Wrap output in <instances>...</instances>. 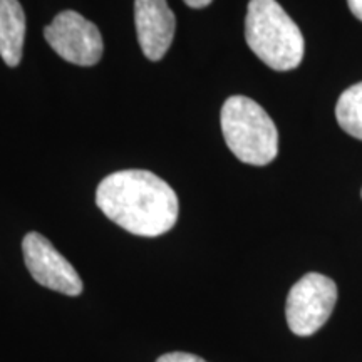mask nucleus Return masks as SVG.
Masks as SVG:
<instances>
[{
  "instance_id": "1",
  "label": "nucleus",
  "mask_w": 362,
  "mask_h": 362,
  "mask_svg": "<svg viewBox=\"0 0 362 362\" xmlns=\"http://www.w3.org/2000/svg\"><path fill=\"white\" fill-rule=\"evenodd\" d=\"M96 203L107 218L138 237L151 238L170 232L180 214L175 189L144 170L106 176L96 189Z\"/></svg>"
},
{
  "instance_id": "2",
  "label": "nucleus",
  "mask_w": 362,
  "mask_h": 362,
  "mask_svg": "<svg viewBox=\"0 0 362 362\" xmlns=\"http://www.w3.org/2000/svg\"><path fill=\"white\" fill-rule=\"evenodd\" d=\"M245 39L252 52L275 71L296 69L304 59V35L277 0H250Z\"/></svg>"
},
{
  "instance_id": "3",
  "label": "nucleus",
  "mask_w": 362,
  "mask_h": 362,
  "mask_svg": "<svg viewBox=\"0 0 362 362\" xmlns=\"http://www.w3.org/2000/svg\"><path fill=\"white\" fill-rule=\"evenodd\" d=\"M220 121L226 146L242 163L265 166L277 158V126L259 103L245 96L228 98Z\"/></svg>"
},
{
  "instance_id": "4",
  "label": "nucleus",
  "mask_w": 362,
  "mask_h": 362,
  "mask_svg": "<svg viewBox=\"0 0 362 362\" xmlns=\"http://www.w3.org/2000/svg\"><path fill=\"white\" fill-rule=\"evenodd\" d=\"M337 302V285L322 274H307L293 285L285 304L288 329L309 337L327 322Z\"/></svg>"
},
{
  "instance_id": "5",
  "label": "nucleus",
  "mask_w": 362,
  "mask_h": 362,
  "mask_svg": "<svg viewBox=\"0 0 362 362\" xmlns=\"http://www.w3.org/2000/svg\"><path fill=\"white\" fill-rule=\"evenodd\" d=\"M44 37L71 64L89 67L103 57L104 42L99 29L74 11L57 13L52 24L44 29Z\"/></svg>"
},
{
  "instance_id": "6",
  "label": "nucleus",
  "mask_w": 362,
  "mask_h": 362,
  "mask_svg": "<svg viewBox=\"0 0 362 362\" xmlns=\"http://www.w3.org/2000/svg\"><path fill=\"white\" fill-rule=\"evenodd\" d=\"M22 252L27 270L42 287L69 297L83 292V280L74 267L40 233H27L22 240Z\"/></svg>"
},
{
  "instance_id": "7",
  "label": "nucleus",
  "mask_w": 362,
  "mask_h": 362,
  "mask_svg": "<svg viewBox=\"0 0 362 362\" xmlns=\"http://www.w3.org/2000/svg\"><path fill=\"white\" fill-rule=\"evenodd\" d=\"M138 42L149 61H161L175 37L176 19L166 0H134Z\"/></svg>"
},
{
  "instance_id": "8",
  "label": "nucleus",
  "mask_w": 362,
  "mask_h": 362,
  "mask_svg": "<svg viewBox=\"0 0 362 362\" xmlns=\"http://www.w3.org/2000/svg\"><path fill=\"white\" fill-rule=\"evenodd\" d=\"M25 39V13L19 0H0V57L8 67L19 66Z\"/></svg>"
},
{
  "instance_id": "9",
  "label": "nucleus",
  "mask_w": 362,
  "mask_h": 362,
  "mask_svg": "<svg viewBox=\"0 0 362 362\" xmlns=\"http://www.w3.org/2000/svg\"><path fill=\"white\" fill-rule=\"evenodd\" d=\"M336 117L341 128L362 141V83L346 89L339 98Z\"/></svg>"
},
{
  "instance_id": "10",
  "label": "nucleus",
  "mask_w": 362,
  "mask_h": 362,
  "mask_svg": "<svg viewBox=\"0 0 362 362\" xmlns=\"http://www.w3.org/2000/svg\"><path fill=\"white\" fill-rule=\"evenodd\" d=\"M156 362H206V361L194 354H188V352H170V354L161 356Z\"/></svg>"
},
{
  "instance_id": "11",
  "label": "nucleus",
  "mask_w": 362,
  "mask_h": 362,
  "mask_svg": "<svg viewBox=\"0 0 362 362\" xmlns=\"http://www.w3.org/2000/svg\"><path fill=\"white\" fill-rule=\"evenodd\" d=\"M351 12L362 22V0H347Z\"/></svg>"
},
{
  "instance_id": "12",
  "label": "nucleus",
  "mask_w": 362,
  "mask_h": 362,
  "mask_svg": "<svg viewBox=\"0 0 362 362\" xmlns=\"http://www.w3.org/2000/svg\"><path fill=\"white\" fill-rule=\"evenodd\" d=\"M183 2L187 4L188 7H192V8H203V7L210 6V4L214 2V0H183Z\"/></svg>"
},
{
  "instance_id": "13",
  "label": "nucleus",
  "mask_w": 362,
  "mask_h": 362,
  "mask_svg": "<svg viewBox=\"0 0 362 362\" xmlns=\"http://www.w3.org/2000/svg\"><path fill=\"white\" fill-rule=\"evenodd\" d=\"M361 194H362V193H361Z\"/></svg>"
}]
</instances>
